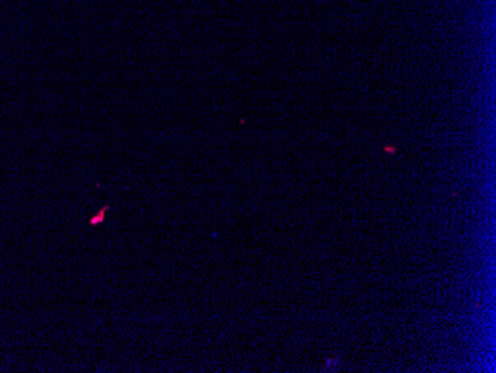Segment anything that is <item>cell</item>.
I'll use <instances>...</instances> for the list:
<instances>
[{
  "instance_id": "1",
  "label": "cell",
  "mask_w": 496,
  "mask_h": 373,
  "mask_svg": "<svg viewBox=\"0 0 496 373\" xmlns=\"http://www.w3.org/2000/svg\"><path fill=\"white\" fill-rule=\"evenodd\" d=\"M108 208H110V205H106L100 213L89 220V225H98V223H103V220H104V216H103V214L106 213V211H108Z\"/></svg>"
}]
</instances>
